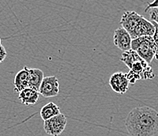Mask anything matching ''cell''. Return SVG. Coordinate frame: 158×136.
<instances>
[{"mask_svg": "<svg viewBox=\"0 0 158 136\" xmlns=\"http://www.w3.org/2000/svg\"><path fill=\"white\" fill-rule=\"evenodd\" d=\"M124 124L131 136H155L158 132V112L139 106L129 112Z\"/></svg>", "mask_w": 158, "mask_h": 136, "instance_id": "cell-1", "label": "cell"}, {"mask_svg": "<svg viewBox=\"0 0 158 136\" xmlns=\"http://www.w3.org/2000/svg\"><path fill=\"white\" fill-rule=\"evenodd\" d=\"M120 61L130 69L126 73L130 84H135L139 80H151L155 77L153 68L142 59L135 51L130 50L123 52Z\"/></svg>", "mask_w": 158, "mask_h": 136, "instance_id": "cell-2", "label": "cell"}, {"mask_svg": "<svg viewBox=\"0 0 158 136\" xmlns=\"http://www.w3.org/2000/svg\"><path fill=\"white\" fill-rule=\"evenodd\" d=\"M131 50L135 51L147 64H150L156 55V46L152 36H143L132 39Z\"/></svg>", "mask_w": 158, "mask_h": 136, "instance_id": "cell-3", "label": "cell"}, {"mask_svg": "<svg viewBox=\"0 0 158 136\" xmlns=\"http://www.w3.org/2000/svg\"><path fill=\"white\" fill-rule=\"evenodd\" d=\"M143 18V16L135 11H126L122 15L120 21V25L122 28L128 32L131 39H135V32Z\"/></svg>", "mask_w": 158, "mask_h": 136, "instance_id": "cell-4", "label": "cell"}, {"mask_svg": "<svg viewBox=\"0 0 158 136\" xmlns=\"http://www.w3.org/2000/svg\"><path fill=\"white\" fill-rule=\"evenodd\" d=\"M67 125V118L61 113L44 121V128L46 133L51 136H59Z\"/></svg>", "mask_w": 158, "mask_h": 136, "instance_id": "cell-5", "label": "cell"}, {"mask_svg": "<svg viewBox=\"0 0 158 136\" xmlns=\"http://www.w3.org/2000/svg\"><path fill=\"white\" fill-rule=\"evenodd\" d=\"M59 81L55 76L44 77L40 85L39 93L45 98H53L58 95L60 91Z\"/></svg>", "mask_w": 158, "mask_h": 136, "instance_id": "cell-6", "label": "cell"}, {"mask_svg": "<svg viewBox=\"0 0 158 136\" xmlns=\"http://www.w3.org/2000/svg\"><path fill=\"white\" fill-rule=\"evenodd\" d=\"M109 84L113 91L117 94H124L128 90L130 83L127 80L126 73H123L122 72H117L110 76Z\"/></svg>", "mask_w": 158, "mask_h": 136, "instance_id": "cell-7", "label": "cell"}, {"mask_svg": "<svg viewBox=\"0 0 158 136\" xmlns=\"http://www.w3.org/2000/svg\"><path fill=\"white\" fill-rule=\"evenodd\" d=\"M131 38L129 33L122 27L116 28L113 34V43L117 48L123 52L130 51Z\"/></svg>", "mask_w": 158, "mask_h": 136, "instance_id": "cell-8", "label": "cell"}, {"mask_svg": "<svg viewBox=\"0 0 158 136\" xmlns=\"http://www.w3.org/2000/svg\"><path fill=\"white\" fill-rule=\"evenodd\" d=\"M29 68L27 66H24L23 69L19 71L16 74L14 78V92L19 94L21 91L28 87V79H29Z\"/></svg>", "mask_w": 158, "mask_h": 136, "instance_id": "cell-9", "label": "cell"}, {"mask_svg": "<svg viewBox=\"0 0 158 136\" xmlns=\"http://www.w3.org/2000/svg\"><path fill=\"white\" fill-rule=\"evenodd\" d=\"M40 93L39 91L27 87L18 94V98L21 101V103L25 105H35L38 102L40 98Z\"/></svg>", "mask_w": 158, "mask_h": 136, "instance_id": "cell-10", "label": "cell"}, {"mask_svg": "<svg viewBox=\"0 0 158 136\" xmlns=\"http://www.w3.org/2000/svg\"><path fill=\"white\" fill-rule=\"evenodd\" d=\"M29 79H28V87L35 91H39L42 81L44 78V72L40 68H29Z\"/></svg>", "mask_w": 158, "mask_h": 136, "instance_id": "cell-11", "label": "cell"}, {"mask_svg": "<svg viewBox=\"0 0 158 136\" xmlns=\"http://www.w3.org/2000/svg\"><path fill=\"white\" fill-rule=\"evenodd\" d=\"M59 114H61V109L54 102L47 103L40 110V117L44 121Z\"/></svg>", "mask_w": 158, "mask_h": 136, "instance_id": "cell-12", "label": "cell"}, {"mask_svg": "<svg viewBox=\"0 0 158 136\" xmlns=\"http://www.w3.org/2000/svg\"><path fill=\"white\" fill-rule=\"evenodd\" d=\"M153 23V25H154L155 28V31L154 34L152 37H153V42H154L155 46H156V55H155V59L158 60V25L156 23L153 22V21H151Z\"/></svg>", "mask_w": 158, "mask_h": 136, "instance_id": "cell-13", "label": "cell"}, {"mask_svg": "<svg viewBox=\"0 0 158 136\" xmlns=\"http://www.w3.org/2000/svg\"><path fill=\"white\" fill-rule=\"evenodd\" d=\"M149 15L151 21H153L158 25V9H153L149 10Z\"/></svg>", "mask_w": 158, "mask_h": 136, "instance_id": "cell-14", "label": "cell"}, {"mask_svg": "<svg viewBox=\"0 0 158 136\" xmlns=\"http://www.w3.org/2000/svg\"><path fill=\"white\" fill-rule=\"evenodd\" d=\"M153 9H158V0H155L150 3H148L147 6L145 9V12H148L149 10Z\"/></svg>", "mask_w": 158, "mask_h": 136, "instance_id": "cell-15", "label": "cell"}, {"mask_svg": "<svg viewBox=\"0 0 158 136\" xmlns=\"http://www.w3.org/2000/svg\"><path fill=\"white\" fill-rule=\"evenodd\" d=\"M6 56L7 53L5 49V47L2 45H0V63H2L6 59Z\"/></svg>", "mask_w": 158, "mask_h": 136, "instance_id": "cell-16", "label": "cell"}, {"mask_svg": "<svg viewBox=\"0 0 158 136\" xmlns=\"http://www.w3.org/2000/svg\"><path fill=\"white\" fill-rule=\"evenodd\" d=\"M1 43H2V41H1V38H0V45H2V44H1Z\"/></svg>", "mask_w": 158, "mask_h": 136, "instance_id": "cell-17", "label": "cell"}]
</instances>
